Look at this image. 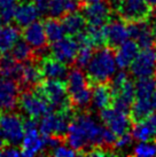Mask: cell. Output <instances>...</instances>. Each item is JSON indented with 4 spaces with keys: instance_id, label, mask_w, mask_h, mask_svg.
Here are the masks:
<instances>
[{
    "instance_id": "8d00e7d4",
    "label": "cell",
    "mask_w": 156,
    "mask_h": 157,
    "mask_svg": "<svg viewBox=\"0 0 156 157\" xmlns=\"http://www.w3.org/2000/svg\"><path fill=\"white\" fill-rule=\"evenodd\" d=\"M133 142V136L130 133H123V134L118 135V138L115 141V144H114V148L119 149V150H123V149L129 148L131 144Z\"/></svg>"
},
{
    "instance_id": "8992f818",
    "label": "cell",
    "mask_w": 156,
    "mask_h": 157,
    "mask_svg": "<svg viewBox=\"0 0 156 157\" xmlns=\"http://www.w3.org/2000/svg\"><path fill=\"white\" fill-rule=\"evenodd\" d=\"M18 107L29 118L38 119L51 113L53 109L48 101L36 91H24L18 98Z\"/></svg>"
},
{
    "instance_id": "484cf974",
    "label": "cell",
    "mask_w": 156,
    "mask_h": 157,
    "mask_svg": "<svg viewBox=\"0 0 156 157\" xmlns=\"http://www.w3.org/2000/svg\"><path fill=\"white\" fill-rule=\"evenodd\" d=\"M61 22L63 24L65 33H68L70 36H76L78 33H80L84 31L85 26H86V20L84 17V15L77 13V10L63 15Z\"/></svg>"
},
{
    "instance_id": "b9f144b4",
    "label": "cell",
    "mask_w": 156,
    "mask_h": 157,
    "mask_svg": "<svg viewBox=\"0 0 156 157\" xmlns=\"http://www.w3.org/2000/svg\"><path fill=\"white\" fill-rule=\"evenodd\" d=\"M99 1H102V0H80V6H85V5H91V4H96V2H99Z\"/></svg>"
},
{
    "instance_id": "30bf717a",
    "label": "cell",
    "mask_w": 156,
    "mask_h": 157,
    "mask_svg": "<svg viewBox=\"0 0 156 157\" xmlns=\"http://www.w3.org/2000/svg\"><path fill=\"white\" fill-rule=\"evenodd\" d=\"M100 111H101L100 118L104 124V126H107L110 131H113L117 136L126 133L130 128L132 119L127 111L117 109L115 107H108Z\"/></svg>"
},
{
    "instance_id": "f546056e",
    "label": "cell",
    "mask_w": 156,
    "mask_h": 157,
    "mask_svg": "<svg viewBox=\"0 0 156 157\" xmlns=\"http://www.w3.org/2000/svg\"><path fill=\"white\" fill-rule=\"evenodd\" d=\"M45 32L47 36V40L51 43H55L57 40L62 39L65 35V30L63 28V24L61 21L57 20V17L47 18L44 22Z\"/></svg>"
},
{
    "instance_id": "3957f363",
    "label": "cell",
    "mask_w": 156,
    "mask_h": 157,
    "mask_svg": "<svg viewBox=\"0 0 156 157\" xmlns=\"http://www.w3.org/2000/svg\"><path fill=\"white\" fill-rule=\"evenodd\" d=\"M115 53L110 47H98L86 67V77L90 84L108 83L116 72Z\"/></svg>"
},
{
    "instance_id": "d4e9b609",
    "label": "cell",
    "mask_w": 156,
    "mask_h": 157,
    "mask_svg": "<svg viewBox=\"0 0 156 157\" xmlns=\"http://www.w3.org/2000/svg\"><path fill=\"white\" fill-rule=\"evenodd\" d=\"M65 84H67V90H68L69 96L90 87V82L87 79L86 75L84 74L79 68H75V69L70 70L68 72L67 83Z\"/></svg>"
},
{
    "instance_id": "7402d4cb",
    "label": "cell",
    "mask_w": 156,
    "mask_h": 157,
    "mask_svg": "<svg viewBox=\"0 0 156 157\" xmlns=\"http://www.w3.org/2000/svg\"><path fill=\"white\" fill-rule=\"evenodd\" d=\"M39 15H40L39 10L31 1H29V2L23 1L20 5H18L15 8L14 20L18 23V25L24 28V26L29 25L30 23L37 21Z\"/></svg>"
},
{
    "instance_id": "8fae6325",
    "label": "cell",
    "mask_w": 156,
    "mask_h": 157,
    "mask_svg": "<svg viewBox=\"0 0 156 157\" xmlns=\"http://www.w3.org/2000/svg\"><path fill=\"white\" fill-rule=\"evenodd\" d=\"M130 69L135 78L153 77L156 74V47L153 46L139 52Z\"/></svg>"
},
{
    "instance_id": "9c48e42d",
    "label": "cell",
    "mask_w": 156,
    "mask_h": 157,
    "mask_svg": "<svg viewBox=\"0 0 156 157\" xmlns=\"http://www.w3.org/2000/svg\"><path fill=\"white\" fill-rule=\"evenodd\" d=\"M24 138L22 141V155L35 156L46 148L43 134L37 128L36 119L29 118L24 121Z\"/></svg>"
},
{
    "instance_id": "ffe728a7",
    "label": "cell",
    "mask_w": 156,
    "mask_h": 157,
    "mask_svg": "<svg viewBox=\"0 0 156 157\" xmlns=\"http://www.w3.org/2000/svg\"><path fill=\"white\" fill-rule=\"evenodd\" d=\"M23 39L35 49L46 47L47 36L45 32L44 23L39 22V21H35V22L30 23L29 25L24 26Z\"/></svg>"
},
{
    "instance_id": "e575fe53",
    "label": "cell",
    "mask_w": 156,
    "mask_h": 157,
    "mask_svg": "<svg viewBox=\"0 0 156 157\" xmlns=\"http://www.w3.org/2000/svg\"><path fill=\"white\" fill-rule=\"evenodd\" d=\"M132 155L137 157H152L156 155V146L150 141H139L133 147Z\"/></svg>"
},
{
    "instance_id": "9a60e30c",
    "label": "cell",
    "mask_w": 156,
    "mask_h": 157,
    "mask_svg": "<svg viewBox=\"0 0 156 157\" xmlns=\"http://www.w3.org/2000/svg\"><path fill=\"white\" fill-rule=\"evenodd\" d=\"M18 84L14 79L0 80V109L12 111L18 105Z\"/></svg>"
},
{
    "instance_id": "ee69618b",
    "label": "cell",
    "mask_w": 156,
    "mask_h": 157,
    "mask_svg": "<svg viewBox=\"0 0 156 157\" xmlns=\"http://www.w3.org/2000/svg\"><path fill=\"white\" fill-rule=\"evenodd\" d=\"M4 148V138H2V135L0 133V150Z\"/></svg>"
},
{
    "instance_id": "5b68a950",
    "label": "cell",
    "mask_w": 156,
    "mask_h": 157,
    "mask_svg": "<svg viewBox=\"0 0 156 157\" xmlns=\"http://www.w3.org/2000/svg\"><path fill=\"white\" fill-rule=\"evenodd\" d=\"M74 118L72 108L57 110V113H48L41 117L39 123V132L43 135H57L63 138L67 134L69 124Z\"/></svg>"
},
{
    "instance_id": "d6986e66",
    "label": "cell",
    "mask_w": 156,
    "mask_h": 157,
    "mask_svg": "<svg viewBox=\"0 0 156 157\" xmlns=\"http://www.w3.org/2000/svg\"><path fill=\"white\" fill-rule=\"evenodd\" d=\"M139 45L135 40H125L123 44L116 47L115 60L116 64L119 69H127L132 64L133 60L139 53Z\"/></svg>"
},
{
    "instance_id": "7c38bea8",
    "label": "cell",
    "mask_w": 156,
    "mask_h": 157,
    "mask_svg": "<svg viewBox=\"0 0 156 157\" xmlns=\"http://www.w3.org/2000/svg\"><path fill=\"white\" fill-rule=\"evenodd\" d=\"M79 45L77 40L72 38H62L55 43H52L51 52L52 56L57 60L63 62L64 64H72L75 63L76 56H77Z\"/></svg>"
},
{
    "instance_id": "4316f807",
    "label": "cell",
    "mask_w": 156,
    "mask_h": 157,
    "mask_svg": "<svg viewBox=\"0 0 156 157\" xmlns=\"http://www.w3.org/2000/svg\"><path fill=\"white\" fill-rule=\"evenodd\" d=\"M21 62L15 61L12 55H5L0 57V77L2 78L20 80L22 74Z\"/></svg>"
},
{
    "instance_id": "bcb514c9",
    "label": "cell",
    "mask_w": 156,
    "mask_h": 157,
    "mask_svg": "<svg viewBox=\"0 0 156 157\" xmlns=\"http://www.w3.org/2000/svg\"><path fill=\"white\" fill-rule=\"evenodd\" d=\"M0 57H1V51H0Z\"/></svg>"
},
{
    "instance_id": "7bdbcfd3",
    "label": "cell",
    "mask_w": 156,
    "mask_h": 157,
    "mask_svg": "<svg viewBox=\"0 0 156 157\" xmlns=\"http://www.w3.org/2000/svg\"><path fill=\"white\" fill-rule=\"evenodd\" d=\"M147 5H149L152 8H156V0H143Z\"/></svg>"
},
{
    "instance_id": "7a4b0ae2",
    "label": "cell",
    "mask_w": 156,
    "mask_h": 157,
    "mask_svg": "<svg viewBox=\"0 0 156 157\" xmlns=\"http://www.w3.org/2000/svg\"><path fill=\"white\" fill-rule=\"evenodd\" d=\"M156 111V79L138 78L135 83V99L130 109L133 122H138Z\"/></svg>"
},
{
    "instance_id": "603a6c76",
    "label": "cell",
    "mask_w": 156,
    "mask_h": 157,
    "mask_svg": "<svg viewBox=\"0 0 156 157\" xmlns=\"http://www.w3.org/2000/svg\"><path fill=\"white\" fill-rule=\"evenodd\" d=\"M92 105L98 110H102L113 105V92L107 83L96 84L92 90Z\"/></svg>"
},
{
    "instance_id": "ac0fdd59",
    "label": "cell",
    "mask_w": 156,
    "mask_h": 157,
    "mask_svg": "<svg viewBox=\"0 0 156 157\" xmlns=\"http://www.w3.org/2000/svg\"><path fill=\"white\" fill-rule=\"evenodd\" d=\"M132 136L138 141H152L156 136V113L135 122L132 127Z\"/></svg>"
},
{
    "instance_id": "60d3db41",
    "label": "cell",
    "mask_w": 156,
    "mask_h": 157,
    "mask_svg": "<svg viewBox=\"0 0 156 157\" xmlns=\"http://www.w3.org/2000/svg\"><path fill=\"white\" fill-rule=\"evenodd\" d=\"M150 28H152L153 35H154V38H155V43H156V14L153 16L152 20V24H150Z\"/></svg>"
},
{
    "instance_id": "4fadbf2b",
    "label": "cell",
    "mask_w": 156,
    "mask_h": 157,
    "mask_svg": "<svg viewBox=\"0 0 156 157\" xmlns=\"http://www.w3.org/2000/svg\"><path fill=\"white\" fill-rule=\"evenodd\" d=\"M111 7L107 1L83 6V15L90 25H104L110 18Z\"/></svg>"
},
{
    "instance_id": "836d02e7",
    "label": "cell",
    "mask_w": 156,
    "mask_h": 157,
    "mask_svg": "<svg viewBox=\"0 0 156 157\" xmlns=\"http://www.w3.org/2000/svg\"><path fill=\"white\" fill-rule=\"evenodd\" d=\"M93 53H94V46L93 45H82V46H79L77 56L75 60L76 67L79 69L86 68L88 62L91 61L92 56H93Z\"/></svg>"
},
{
    "instance_id": "cb8c5ba5",
    "label": "cell",
    "mask_w": 156,
    "mask_h": 157,
    "mask_svg": "<svg viewBox=\"0 0 156 157\" xmlns=\"http://www.w3.org/2000/svg\"><path fill=\"white\" fill-rule=\"evenodd\" d=\"M43 78V74L40 67H38L35 62L26 61L25 64L22 66V74L20 78V83L23 88H31L38 85V83Z\"/></svg>"
},
{
    "instance_id": "d590c367",
    "label": "cell",
    "mask_w": 156,
    "mask_h": 157,
    "mask_svg": "<svg viewBox=\"0 0 156 157\" xmlns=\"http://www.w3.org/2000/svg\"><path fill=\"white\" fill-rule=\"evenodd\" d=\"M127 79H129L127 74L124 71V69H121L119 72H117L116 75H114L113 78H111V83L109 84V85H110V87H111V92L115 93L118 88L122 87V85L125 83Z\"/></svg>"
},
{
    "instance_id": "44dd1931",
    "label": "cell",
    "mask_w": 156,
    "mask_h": 157,
    "mask_svg": "<svg viewBox=\"0 0 156 157\" xmlns=\"http://www.w3.org/2000/svg\"><path fill=\"white\" fill-rule=\"evenodd\" d=\"M40 70L43 77L49 79H60L64 80L68 76V67L63 62L57 60L55 57L45 56L40 62Z\"/></svg>"
},
{
    "instance_id": "277c9868",
    "label": "cell",
    "mask_w": 156,
    "mask_h": 157,
    "mask_svg": "<svg viewBox=\"0 0 156 157\" xmlns=\"http://www.w3.org/2000/svg\"><path fill=\"white\" fill-rule=\"evenodd\" d=\"M35 90L48 101L53 109L62 110L72 107L67 90V84L63 80L47 78L41 84L36 85Z\"/></svg>"
},
{
    "instance_id": "f6af8a7d",
    "label": "cell",
    "mask_w": 156,
    "mask_h": 157,
    "mask_svg": "<svg viewBox=\"0 0 156 157\" xmlns=\"http://www.w3.org/2000/svg\"><path fill=\"white\" fill-rule=\"evenodd\" d=\"M154 140H155V146H156V136H155V139H154Z\"/></svg>"
},
{
    "instance_id": "5bb4252c",
    "label": "cell",
    "mask_w": 156,
    "mask_h": 157,
    "mask_svg": "<svg viewBox=\"0 0 156 157\" xmlns=\"http://www.w3.org/2000/svg\"><path fill=\"white\" fill-rule=\"evenodd\" d=\"M104 33L107 45L113 48H116L131 37L129 26L124 20H111L104 24Z\"/></svg>"
},
{
    "instance_id": "f35d334b",
    "label": "cell",
    "mask_w": 156,
    "mask_h": 157,
    "mask_svg": "<svg viewBox=\"0 0 156 157\" xmlns=\"http://www.w3.org/2000/svg\"><path fill=\"white\" fill-rule=\"evenodd\" d=\"M0 156L5 157H18V156H23L22 151L16 148V146H10L7 148H2L0 150Z\"/></svg>"
},
{
    "instance_id": "4dcf8cb0",
    "label": "cell",
    "mask_w": 156,
    "mask_h": 157,
    "mask_svg": "<svg viewBox=\"0 0 156 157\" xmlns=\"http://www.w3.org/2000/svg\"><path fill=\"white\" fill-rule=\"evenodd\" d=\"M10 55L13 56V59L18 62H26L31 59V56L33 55L32 52V47L26 43L25 40H20L18 39L13 48L10 49Z\"/></svg>"
},
{
    "instance_id": "f1b7e54d",
    "label": "cell",
    "mask_w": 156,
    "mask_h": 157,
    "mask_svg": "<svg viewBox=\"0 0 156 157\" xmlns=\"http://www.w3.org/2000/svg\"><path fill=\"white\" fill-rule=\"evenodd\" d=\"M18 39H20V31L16 26L9 25V24L0 25V51L1 53L10 51Z\"/></svg>"
},
{
    "instance_id": "d6a6232c",
    "label": "cell",
    "mask_w": 156,
    "mask_h": 157,
    "mask_svg": "<svg viewBox=\"0 0 156 157\" xmlns=\"http://www.w3.org/2000/svg\"><path fill=\"white\" fill-rule=\"evenodd\" d=\"M87 35L91 39L94 47H102L107 45L106 41V33H104V25H90L87 28Z\"/></svg>"
},
{
    "instance_id": "ba28073f",
    "label": "cell",
    "mask_w": 156,
    "mask_h": 157,
    "mask_svg": "<svg viewBox=\"0 0 156 157\" xmlns=\"http://www.w3.org/2000/svg\"><path fill=\"white\" fill-rule=\"evenodd\" d=\"M116 10L125 22L147 21L152 15V7L143 0H119Z\"/></svg>"
},
{
    "instance_id": "52a82bcc",
    "label": "cell",
    "mask_w": 156,
    "mask_h": 157,
    "mask_svg": "<svg viewBox=\"0 0 156 157\" xmlns=\"http://www.w3.org/2000/svg\"><path fill=\"white\" fill-rule=\"evenodd\" d=\"M0 133L10 146L22 144L24 138V123L14 113L7 111L0 116Z\"/></svg>"
},
{
    "instance_id": "83f0119b",
    "label": "cell",
    "mask_w": 156,
    "mask_h": 157,
    "mask_svg": "<svg viewBox=\"0 0 156 157\" xmlns=\"http://www.w3.org/2000/svg\"><path fill=\"white\" fill-rule=\"evenodd\" d=\"M80 7V0H49V10L52 17H61L65 14L76 12Z\"/></svg>"
},
{
    "instance_id": "e0dca14e",
    "label": "cell",
    "mask_w": 156,
    "mask_h": 157,
    "mask_svg": "<svg viewBox=\"0 0 156 157\" xmlns=\"http://www.w3.org/2000/svg\"><path fill=\"white\" fill-rule=\"evenodd\" d=\"M135 99V84L130 78L122 85L115 93H113V107L117 109L130 111Z\"/></svg>"
},
{
    "instance_id": "2e32d148",
    "label": "cell",
    "mask_w": 156,
    "mask_h": 157,
    "mask_svg": "<svg viewBox=\"0 0 156 157\" xmlns=\"http://www.w3.org/2000/svg\"><path fill=\"white\" fill-rule=\"evenodd\" d=\"M130 36L133 37L139 45V47L150 48L155 44V38L153 35V31L150 25L147 21H140V22H127Z\"/></svg>"
},
{
    "instance_id": "1f68e13d",
    "label": "cell",
    "mask_w": 156,
    "mask_h": 157,
    "mask_svg": "<svg viewBox=\"0 0 156 157\" xmlns=\"http://www.w3.org/2000/svg\"><path fill=\"white\" fill-rule=\"evenodd\" d=\"M18 5V0H0V25L9 24Z\"/></svg>"
},
{
    "instance_id": "74e56055",
    "label": "cell",
    "mask_w": 156,
    "mask_h": 157,
    "mask_svg": "<svg viewBox=\"0 0 156 157\" xmlns=\"http://www.w3.org/2000/svg\"><path fill=\"white\" fill-rule=\"evenodd\" d=\"M51 154L53 156L57 157H74L78 155V153L75 149H72L71 147L63 146V144H60V146H57V148H54Z\"/></svg>"
},
{
    "instance_id": "6da1fadb",
    "label": "cell",
    "mask_w": 156,
    "mask_h": 157,
    "mask_svg": "<svg viewBox=\"0 0 156 157\" xmlns=\"http://www.w3.org/2000/svg\"><path fill=\"white\" fill-rule=\"evenodd\" d=\"M106 130L107 127L98 123L92 115L82 113L72 118L65 134V139L69 147L80 154L84 150L88 151L96 147L107 148L104 140Z\"/></svg>"
},
{
    "instance_id": "ab89813d",
    "label": "cell",
    "mask_w": 156,
    "mask_h": 157,
    "mask_svg": "<svg viewBox=\"0 0 156 157\" xmlns=\"http://www.w3.org/2000/svg\"><path fill=\"white\" fill-rule=\"evenodd\" d=\"M31 2L37 7L40 15L48 13V10H49V0H31Z\"/></svg>"
}]
</instances>
